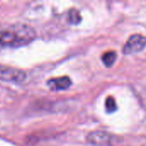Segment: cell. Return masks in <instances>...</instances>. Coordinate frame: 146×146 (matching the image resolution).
Listing matches in <instances>:
<instances>
[{
    "mask_svg": "<svg viewBox=\"0 0 146 146\" xmlns=\"http://www.w3.org/2000/svg\"><path fill=\"white\" fill-rule=\"evenodd\" d=\"M105 107H106L107 112H109V113L115 111L117 109V106H116L115 98L112 97H108L106 99V102H105Z\"/></svg>",
    "mask_w": 146,
    "mask_h": 146,
    "instance_id": "8",
    "label": "cell"
},
{
    "mask_svg": "<svg viewBox=\"0 0 146 146\" xmlns=\"http://www.w3.org/2000/svg\"><path fill=\"white\" fill-rule=\"evenodd\" d=\"M26 79L27 74L23 70L0 63V80L19 84L24 82Z\"/></svg>",
    "mask_w": 146,
    "mask_h": 146,
    "instance_id": "3",
    "label": "cell"
},
{
    "mask_svg": "<svg viewBox=\"0 0 146 146\" xmlns=\"http://www.w3.org/2000/svg\"><path fill=\"white\" fill-rule=\"evenodd\" d=\"M80 21H81V16L80 12L76 9H71L68 14V21L71 24L77 25L80 22Z\"/></svg>",
    "mask_w": 146,
    "mask_h": 146,
    "instance_id": "7",
    "label": "cell"
},
{
    "mask_svg": "<svg viewBox=\"0 0 146 146\" xmlns=\"http://www.w3.org/2000/svg\"><path fill=\"white\" fill-rule=\"evenodd\" d=\"M36 38L35 30L24 23L0 26V48H16L31 43Z\"/></svg>",
    "mask_w": 146,
    "mask_h": 146,
    "instance_id": "1",
    "label": "cell"
},
{
    "mask_svg": "<svg viewBox=\"0 0 146 146\" xmlns=\"http://www.w3.org/2000/svg\"><path fill=\"white\" fill-rule=\"evenodd\" d=\"M72 82L69 77L62 76L50 79L47 81V86L52 91H62L68 89L71 86Z\"/></svg>",
    "mask_w": 146,
    "mask_h": 146,
    "instance_id": "5",
    "label": "cell"
},
{
    "mask_svg": "<svg viewBox=\"0 0 146 146\" xmlns=\"http://www.w3.org/2000/svg\"><path fill=\"white\" fill-rule=\"evenodd\" d=\"M146 46V37L141 34L132 35L123 47V53L127 55L135 54L143 50Z\"/></svg>",
    "mask_w": 146,
    "mask_h": 146,
    "instance_id": "4",
    "label": "cell"
},
{
    "mask_svg": "<svg viewBox=\"0 0 146 146\" xmlns=\"http://www.w3.org/2000/svg\"><path fill=\"white\" fill-rule=\"evenodd\" d=\"M87 142L94 146H115L119 144L121 139L108 132L95 131L87 135Z\"/></svg>",
    "mask_w": 146,
    "mask_h": 146,
    "instance_id": "2",
    "label": "cell"
},
{
    "mask_svg": "<svg viewBox=\"0 0 146 146\" xmlns=\"http://www.w3.org/2000/svg\"><path fill=\"white\" fill-rule=\"evenodd\" d=\"M116 57H117L116 52L114 51V50H110V51H107V52L103 54L102 61H103L104 64L106 67L110 68L115 63V62L116 60Z\"/></svg>",
    "mask_w": 146,
    "mask_h": 146,
    "instance_id": "6",
    "label": "cell"
}]
</instances>
